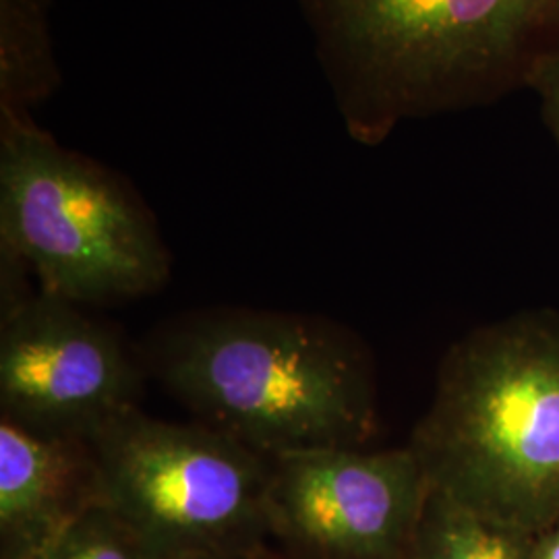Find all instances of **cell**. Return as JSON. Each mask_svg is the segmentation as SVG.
I'll return each mask as SVG.
<instances>
[{"instance_id":"obj_9","label":"cell","mask_w":559,"mask_h":559,"mask_svg":"<svg viewBox=\"0 0 559 559\" xmlns=\"http://www.w3.org/2000/svg\"><path fill=\"white\" fill-rule=\"evenodd\" d=\"M46 15L48 0H0V119L29 117L59 83Z\"/></svg>"},{"instance_id":"obj_15","label":"cell","mask_w":559,"mask_h":559,"mask_svg":"<svg viewBox=\"0 0 559 559\" xmlns=\"http://www.w3.org/2000/svg\"><path fill=\"white\" fill-rule=\"evenodd\" d=\"M265 559H293L290 556H286L282 549H278L274 543H270V547H267V554H265Z\"/></svg>"},{"instance_id":"obj_1","label":"cell","mask_w":559,"mask_h":559,"mask_svg":"<svg viewBox=\"0 0 559 559\" xmlns=\"http://www.w3.org/2000/svg\"><path fill=\"white\" fill-rule=\"evenodd\" d=\"M348 135L380 145L406 120L526 90L559 41V0H300Z\"/></svg>"},{"instance_id":"obj_13","label":"cell","mask_w":559,"mask_h":559,"mask_svg":"<svg viewBox=\"0 0 559 559\" xmlns=\"http://www.w3.org/2000/svg\"><path fill=\"white\" fill-rule=\"evenodd\" d=\"M531 559H559V524L535 537Z\"/></svg>"},{"instance_id":"obj_11","label":"cell","mask_w":559,"mask_h":559,"mask_svg":"<svg viewBox=\"0 0 559 559\" xmlns=\"http://www.w3.org/2000/svg\"><path fill=\"white\" fill-rule=\"evenodd\" d=\"M29 559H152L108 508L96 506Z\"/></svg>"},{"instance_id":"obj_6","label":"cell","mask_w":559,"mask_h":559,"mask_svg":"<svg viewBox=\"0 0 559 559\" xmlns=\"http://www.w3.org/2000/svg\"><path fill=\"white\" fill-rule=\"evenodd\" d=\"M429 480L411 445L270 459V539L293 559H411Z\"/></svg>"},{"instance_id":"obj_7","label":"cell","mask_w":559,"mask_h":559,"mask_svg":"<svg viewBox=\"0 0 559 559\" xmlns=\"http://www.w3.org/2000/svg\"><path fill=\"white\" fill-rule=\"evenodd\" d=\"M145 362L73 300L38 290L0 313V417L50 436L90 438L140 406Z\"/></svg>"},{"instance_id":"obj_3","label":"cell","mask_w":559,"mask_h":559,"mask_svg":"<svg viewBox=\"0 0 559 559\" xmlns=\"http://www.w3.org/2000/svg\"><path fill=\"white\" fill-rule=\"evenodd\" d=\"M408 445L431 489L533 537L559 524V309L456 340Z\"/></svg>"},{"instance_id":"obj_10","label":"cell","mask_w":559,"mask_h":559,"mask_svg":"<svg viewBox=\"0 0 559 559\" xmlns=\"http://www.w3.org/2000/svg\"><path fill=\"white\" fill-rule=\"evenodd\" d=\"M535 537L429 489L411 559H531Z\"/></svg>"},{"instance_id":"obj_5","label":"cell","mask_w":559,"mask_h":559,"mask_svg":"<svg viewBox=\"0 0 559 559\" xmlns=\"http://www.w3.org/2000/svg\"><path fill=\"white\" fill-rule=\"evenodd\" d=\"M100 464L102 506L152 559L255 554L267 547L270 456L210 425L124 408L87 438Z\"/></svg>"},{"instance_id":"obj_2","label":"cell","mask_w":559,"mask_h":559,"mask_svg":"<svg viewBox=\"0 0 559 559\" xmlns=\"http://www.w3.org/2000/svg\"><path fill=\"white\" fill-rule=\"evenodd\" d=\"M143 362L203 425L270 459L365 448L378 431L371 357L320 316L207 309L164 328Z\"/></svg>"},{"instance_id":"obj_12","label":"cell","mask_w":559,"mask_h":559,"mask_svg":"<svg viewBox=\"0 0 559 559\" xmlns=\"http://www.w3.org/2000/svg\"><path fill=\"white\" fill-rule=\"evenodd\" d=\"M526 90L537 96L540 122L559 152V41L535 64L526 81Z\"/></svg>"},{"instance_id":"obj_4","label":"cell","mask_w":559,"mask_h":559,"mask_svg":"<svg viewBox=\"0 0 559 559\" xmlns=\"http://www.w3.org/2000/svg\"><path fill=\"white\" fill-rule=\"evenodd\" d=\"M0 249L40 290L78 305L145 297L170 274L158 222L133 187L32 117L0 119Z\"/></svg>"},{"instance_id":"obj_14","label":"cell","mask_w":559,"mask_h":559,"mask_svg":"<svg viewBox=\"0 0 559 559\" xmlns=\"http://www.w3.org/2000/svg\"><path fill=\"white\" fill-rule=\"evenodd\" d=\"M267 547H263L261 551H255V554H207V556H195V558L187 559H265Z\"/></svg>"},{"instance_id":"obj_8","label":"cell","mask_w":559,"mask_h":559,"mask_svg":"<svg viewBox=\"0 0 559 559\" xmlns=\"http://www.w3.org/2000/svg\"><path fill=\"white\" fill-rule=\"evenodd\" d=\"M102 506L87 438L50 436L0 417V559H29Z\"/></svg>"}]
</instances>
